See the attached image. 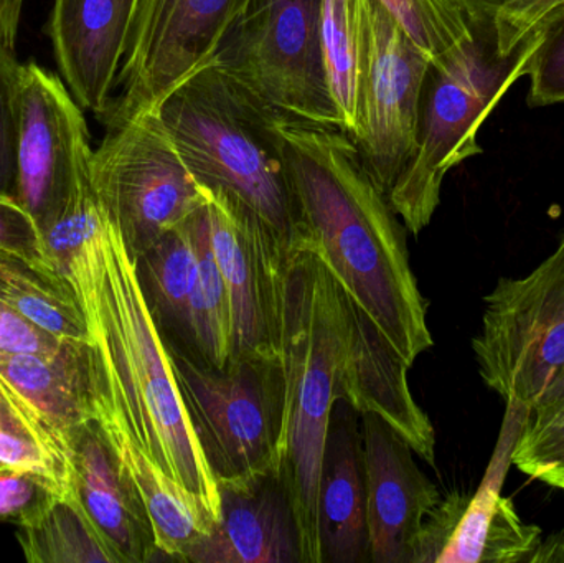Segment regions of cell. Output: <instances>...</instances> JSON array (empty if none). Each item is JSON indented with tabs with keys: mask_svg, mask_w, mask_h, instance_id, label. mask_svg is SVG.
Returning a JSON list of instances; mask_svg holds the SVG:
<instances>
[{
	"mask_svg": "<svg viewBox=\"0 0 564 563\" xmlns=\"http://www.w3.org/2000/svg\"><path fill=\"white\" fill-rule=\"evenodd\" d=\"M58 270L72 284L88 329L93 402L218 522L220 486L185 410L167 343L145 300L138 264L98 197Z\"/></svg>",
	"mask_w": 564,
	"mask_h": 563,
	"instance_id": "cell-1",
	"label": "cell"
},
{
	"mask_svg": "<svg viewBox=\"0 0 564 563\" xmlns=\"http://www.w3.org/2000/svg\"><path fill=\"white\" fill-rule=\"evenodd\" d=\"M305 231L341 288L408 367L433 347L427 304L411 270L404 225L338 128L281 122Z\"/></svg>",
	"mask_w": 564,
	"mask_h": 563,
	"instance_id": "cell-2",
	"label": "cell"
},
{
	"mask_svg": "<svg viewBox=\"0 0 564 563\" xmlns=\"http://www.w3.org/2000/svg\"><path fill=\"white\" fill-rule=\"evenodd\" d=\"M347 331V293L305 235L289 248L282 277L276 469L297 524L301 563H322L318 489Z\"/></svg>",
	"mask_w": 564,
	"mask_h": 563,
	"instance_id": "cell-3",
	"label": "cell"
},
{
	"mask_svg": "<svg viewBox=\"0 0 564 563\" xmlns=\"http://www.w3.org/2000/svg\"><path fill=\"white\" fill-rule=\"evenodd\" d=\"M200 184L250 210L285 248L308 235L285 159L281 122L214 63L158 109Z\"/></svg>",
	"mask_w": 564,
	"mask_h": 563,
	"instance_id": "cell-4",
	"label": "cell"
},
{
	"mask_svg": "<svg viewBox=\"0 0 564 563\" xmlns=\"http://www.w3.org/2000/svg\"><path fill=\"white\" fill-rule=\"evenodd\" d=\"M473 30V29H470ZM473 39L443 62L431 65L421 101L413 158L388 194L404 228L420 235L440 207L444 178L480 154L479 131L506 93L525 76L532 45L499 55L492 40L473 30Z\"/></svg>",
	"mask_w": 564,
	"mask_h": 563,
	"instance_id": "cell-5",
	"label": "cell"
},
{
	"mask_svg": "<svg viewBox=\"0 0 564 563\" xmlns=\"http://www.w3.org/2000/svg\"><path fill=\"white\" fill-rule=\"evenodd\" d=\"M165 343L185 410L218 486L276 476L282 425L280 359L231 356L218 369L187 347Z\"/></svg>",
	"mask_w": 564,
	"mask_h": 563,
	"instance_id": "cell-6",
	"label": "cell"
},
{
	"mask_svg": "<svg viewBox=\"0 0 564 563\" xmlns=\"http://www.w3.org/2000/svg\"><path fill=\"white\" fill-rule=\"evenodd\" d=\"M215 66L288 121L341 128L321 40V0H254Z\"/></svg>",
	"mask_w": 564,
	"mask_h": 563,
	"instance_id": "cell-7",
	"label": "cell"
},
{
	"mask_svg": "<svg viewBox=\"0 0 564 563\" xmlns=\"http://www.w3.org/2000/svg\"><path fill=\"white\" fill-rule=\"evenodd\" d=\"M91 182L132 258L208 201L207 187L192 174L159 111L106 126L93 151Z\"/></svg>",
	"mask_w": 564,
	"mask_h": 563,
	"instance_id": "cell-8",
	"label": "cell"
},
{
	"mask_svg": "<svg viewBox=\"0 0 564 563\" xmlns=\"http://www.w3.org/2000/svg\"><path fill=\"white\" fill-rule=\"evenodd\" d=\"M484 383L507 407L532 412L564 367V257L553 251L525 277L500 278L484 297L473 339Z\"/></svg>",
	"mask_w": 564,
	"mask_h": 563,
	"instance_id": "cell-9",
	"label": "cell"
},
{
	"mask_svg": "<svg viewBox=\"0 0 564 563\" xmlns=\"http://www.w3.org/2000/svg\"><path fill=\"white\" fill-rule=\"evenodd\" d=\"M360 65L350 138L375 184L390 194L413 158L431 59L378 0H358Z\"/></svg>",
	"mask_w": 564,
	"mask_h": 563,
	"instance_id": "cell-10",
	"label": "cell"
},
{
	"mask_svg": "<svg viewBox=\"0 0 564 563\" xmlns=\"http://www.w3.org/2000/svg\"><path fill=\"white\" fill-rule=\"evenodd\" d=\"M254 0H139L105 126L119 124L164 99L210 65Z\"/></svg>",
	"mask_w": 564,
	"mask_h": 563,
	"instance_id": "cell-11",
	"label": "cell"
},
{
	"mask_svg": "<svg viewBox=\"0 0 564 563\" xmlns=\"http://www.w3.org/2000/svg\"><path fill=\"white\" fill-rule=\"evenodd\" d=\"M93 151L85 109L65 82L36 63L23 65L15 197L43 237L91 182Z\"/></svg>",
	"mask_w": 564,
	"mask_h": 563,
	"instance_id": "cell-12",
	"label": "cell"
},
{
	"mask_svg": "<svg viewBox=\"0 0 564 563\" xmlns=\"http://www.w3.org/2000/svg\"><path fill=\"white\" fill-rule=\"evenodd\" d=\"M207 192L208 238L234 313L231 356L278 360L288 248L230 195L218 188L207 187Z\"/></svg>",
	"mask_w": 564,
	"mask_h": 563,
	"instance_id": "cell-13",
	"label": "cell"
},
{
	"mask_svg": "<svg viewBox=\"0 0 564 563\" xmlns=\"http://www.w3.org/2000/svg\"><path fill=\"white\" fill-rule=\"evenodd\" d=\"M529 413L507 407L502 439L482 485L473 496L441 498L424 522L414 563L535 562L542 529L525 524L512 499L500 492Z\"/></svg>",
	"mask_w": 564,
	"mask_h": 563,
	"instance_id": "cell-14",
	"label": "cell"
},
{
	"mask_svg": "<svg viewBox=\"0 0 564 563\" xmlns=\"http://www.w3.org/2000/svg\"><path fill=\"white\" fill-rule=\"evenodd\" d=\"M361 423L370 561L414 563L440 491L414 462L411 446L383 419L367 413Z\"/></svg>",
	"mask_w": 564,
	"mask_h": 563,
	"instance_id": "cell-15",
	"label": "cell"
},
{
	"mask_svg": "<svg viewBox=\"0 0 564 563\" xmlns=\"http://www.w3.org/2000/svg\"><path fill=\"white\" fill-rule=\"evenodd\" d=\"M139 0H55L48 35L73 98L101 119L115 98Z\"/></svg>",
	"mask_w": 564,
	"mask_h": 563,
	"instance_id": "cell-16",
	"label": "cell"
},
{
	"mask_svg": "<svg viewBox=\"0 0 564 563\" xmlns=\"http://www.w3.org/2000/svg\"><path fill=\"white\" fill-rule=\"evenodd\" d=\"M0 383L35 420L69 475L73 442L95 420L89 343L56 356L0 354Z\"/></svg>",
	"mask_w": 564,
	"mask_h": 563,
	"instance_id": "cell-17",
	"label": "cell"
},
{
	"mask_svg": "<svg viewBox=\"0 0 564 563\" xmlns=\"http://www.w3.org/2000/svg\"><path fill=\"white\" fill-rule=\"evenodd\" d=\"M220 519L194 563H301L297 524L274 475L220 486Z\"/></svg>",
	"mask_w": 564,
	"mask_h": 563,
	"instance_id": "cell-18",
	"label": "cell"
},
{
	"mask_svg": "<svg viewBox=\"0 0 564 563\" xmlns=\"http://www.w3.org/2000/svg\"><path fill=\"white\" fill-rule=\"evenodd\" d=\"M72 489L118 563L161 559L148 516L101 426L86 423L69 453Z\"/></svg>",
	"mask_w": 564,
	"mask_h": 563,
	"instance_id": "cell-19",
	"label": "cell"
},
{
	"mask_svg": "<svg viewBox=\"0 0 564 563\" xmlns=\"http://www.w3.org/2000/svg\"><path fill=\"white\" fill-rule=\"evenodd\" d=\"M357 416L360 415L344 400L335 402L318 489L322 563L370 561L364 450Z\"/></svg>",
	"mask_w": 564,
	"mask_h": 563,
	"instance_id": "cell-20",
	"label": "cell"
},
{
	"mask_svg": "<svg viewBox=\"0 0 564 563\" xmlns=\"http://www.w3.org/2000/svg\"><path fill=\"white\" fill-rule=\"evenodd\" d=\"M93 405L95 420L148 516L159 554L171 561L188 562L192 552L214 531V516L197 496L149 459L105 407L96 402Z\"/></svg>",
	"mask_w": 564,
	"mask_h": 563,
	"instance_id": "cell-21",
	"label": "cell"
},
{
	"mask_svg": "<svg viewBox=\"0 0 564 563\" xmlns=\"http://www.w3.org/2000/svg\"><path fill=\"white\" fill-rule=\"evenodd\" d=\"M192 217L134 258L149 307L165 340L191 349V296L195 255Z\"/></svg>",
	"mask_w": 564,
	"mask_h": 563,
	"instance_id": "cell-22",
	"label": "cell"
},
{
	"mask_svg": "<svg viewBox=\"0 0 564 563\" xmlns=\"http://www.w3.org/2000/svg\"><path fill=\"white\" fill-rule=\"evenodd\" d=\"M0 301L62 339L89 343L82 307L66 277L43 270L3 248H0Z\"/></svg>",
	"mask_w": 564,
	"mask_h": 563,
	"instance_id": "cell-23",
	"label": "cell"
},
{
	"mask_svg": "<svg viewBox=\"0 0 564 563\" xmlns=\"http://www.w3.org/2000/svg\"><path fill=\"white\" fill-rule=\"evenodd\" d=\"M17 541L29 563H118L73 489L17 524Z\"/></svg>",
	"mask_w": 564,
	"mask_h": 563,
	"instance_id": "cell-24",
	"label": "cell"
},
{
	"mask_svg": "<svg viewBox=\"0 0 564 563\" xmlns=\"http://www.w3.org/2000/svg\"><path fill=\"white\" fill-rule=\"evenodd\" d=\"M204 208L191 220L197 255L191 296V350L221 369L234 353V313L227 283L212 250Z\"/></svg>",
	"mask_w": 564,
	"mask_h": 563,
	"instance_id": "cell-25",
	"label": "cell"
},
{
	"mask_svg": "<svg viewBox=\"0 0 564 563\" xmlns=\"http://www.w3.org/2000/svg\"><path fill=\"white\" fill-rule=\"evenodd\" d=\"M321 40L332 98L350 136L357 121L360 12L358 0H321Z\"/></svg>",
	"mask_w": 564,
	"mask_h": 563,
	"instance_id": "cell-26",
	"label": "cell"
},
{
	"mask_svg": "<svg viewBox=\"0 0 564 563\" xmlns=\"http://www.w3.org/2000/svg\"><path fill=\"white\" fill-rule=\"evenodd\" d=\"M470 29L489 36L499 55L535 42L546 23L564 10V0H451Z\"/></svg>",
	"mask_w": 564,
	"mask_h": 563,
	"instance_id": "cell-27",
	"label": "cell"
},
{
	"mask_svg": "<svg viewBox=\"0 0 564 563\" xmlns=\"http://www.w3.org/2000/svg\"><path fill=\"white\" fill-rule=\"evenodd\" d=\"M431 63L443 62L473 39L469 22L451 0H378Z\"/></svg>",
	"mask_w": 564,
	"mask_h": 563,
	"instance_id": "cell-28",
	"label": "cell"
},
{
	"mask_svg": "<svg viewBox=\"0 0 564 563\" xmlns=\"http://www.w3.org/2000/svg\"><path fill=\"white\" fill-rule=\"evenodd\" d=\"M22 66L15 58V50L0 42V194L13 197L17 192Z\"/></svg>",
	"mask_w": 564,
	"mask_h": 563,
	"instance_id": "cell-29",
	"label": "cell"
},
{
	"mask_svg": "<svg viewBox=\"0 0 564 563\" xmlns=\"http://www.w3.org/2000/svg\"><path fill=\"white\" fill-rule=\"evenodd\" d=\"M525 76L530 79L529 106L543 108L564 102V10L540 33Z\"/></svg>",
	"mask_w": 564,
	"mask_h": 563,
	"instance_id": "cell-30",
	"label": "cell"
},
{
	"mask_svg": "<svg viewBox=\"0 0 564 563\" xmlns=\"http://www.w3.org/2000/svg\"><path fill=\"white\" fill-rule=\"evenodd\" d=\"M512 465L523 475L564 491V423L532 426L525 420Z\"/></svg>",
	"mask_w": 564,
	"mask_h": 563,
	"instance_id": "cell-31",
	"label": "cell"
},
{
	"mask_svg": "<svg viewBox=\"0 0 564 563\" xmlns=\"http://www.w3.org/2000/svg\"><path fill=\"white\" fill-rule=\"evenodd\" d=\"M58 492L66 491L52 479L0 463V521L20 524Z\"/></svg>",
	"mask_w": 564,
	"mask_h": 563,
	"instance_id": "cell-32",
	"label": "cell"
},
{
	"mask_svg": "<svg viewBox=\"0 0 564 563\" xmlns=\"http://www.w3.org/2000/svg\"><path fill=\"white\" fill-rule=\"evenodd\" d=\"M0 248L20 255L43 270L59 273L39 225L13 195L0 194Z\"/></svg>",
	"mask_w": 564,
	"mask_h": 563,
	"instance_id": "cell-33",
	"label": "cell"
},
{
	"mask_svg": "<svg viewBox=\"0 0 564 563\" xmlns=\"http://www.w3.org/2000/svg\"><path fill=\"white\" fill-rule=\"evenodd\" d=\"M0 463L45 476L65 491L72 489V479L62 462L39 440L25 433L0 429Z\"/></svg>",
	"mask_w": 564,
	"mask_h": 563,
	"instance_id": "cell-34",
	"label": "cell"
},
{
	"mask_svg": "<svg viewBox=\"0 0 564 563\" xmlns=\"http://www.w3.org/2000/svg\"><path fill=\"white\" fill-rule=\"evenodd\" d=\"M78 344L66 340L48 331L42 329L29 317L20 314L15 307L0 301V354H42L56 356Z\"/></svg>",
	"mask_w": 564,
	"mask_h": 563,
	"instance_id": "cell-35",
	"label": "cell"
},
{
	"mask_svg": "<svg viewBox=\"0 0 564 563\" xmlns=\"http://www.w3.org/2000/svg\"><path fill=\"white\" fill-rule=\"evenodd\" d=\"M0 429L33 436V439L39 440L42 445H45L46 448L55 455L52 446H50L48 440L45 439L42 430L36 425L35 420H33L32 416L29 415V412L7 392L2 383H0ZM56 458H58V456H56Z\"/></svg>",
	"mask_w": 564,
	"mask_h": 563,
	"instance_id": "cell-36",
	"label": "cell"
},
{
	"mask_svg": "<svg viewBox=\"0 0 564 563\" xmlns=\"http://www.w3.org/2000/svg\"><path fill=\"white\" fill-rule=\"evenodd\" d=\"M527 423L532 426L564 423V367L540 397L539 402L527 416Z\"/></svg>",
	"mask_w": 564,
	"mask_h": 563,
	"instance_id": "cell-37",
	"label": "cell"
},
{
	"mask_svg": "<svg viewBox=\"0 0 564 563\" xmlns=\"http://www.w3.org/2000/svg\"><path fill=\"white\" fill-rule=\"evenodd\" d=\"M25 0H0V42L15 50Z\"/></svg>",
	"mask_w": 564,
	"mask_h": 563,
	"instance_id": "cell-38",
	"label": "cell"
},
{
	"mask_svg": "<svg viewBox=\"0 0 564 563\" xmlns=\"http://www.w3.org/2000/svg\"><path fill=\"white\" fill-rule=\"evenodd\" d=\"M556 251H558V253H562L564 257V230L562 237H560L558 247H556Z\"/></svg>",
	"mask_w": 564,
	"mask_h": 563,
	"instance_id": "cell-39",
	"label": "cell"
}]
</instances>
